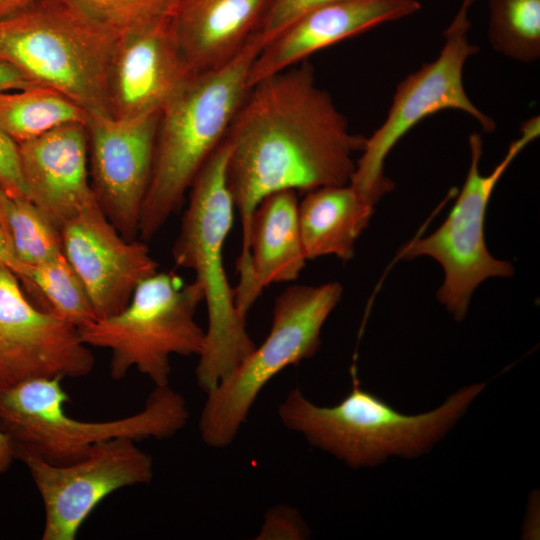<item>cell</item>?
<instances>
[{
	"label": "cell",
	"mask_w": 540,
	"mask_h": 540,
	"mask_svg": "<svg viewBox=\"0 0 540 540\" xmlns=\"http://www.w3.org/2000/svg\"><path fill=\"white\" fill-rule=\"evenodd\" d=\"M193 75L169 13L118 38L108 80L110 115L160 114Z\"/></svg>",
	"instance_id": "obj_15"
},
{
	"label": "cell",
	"mask_w": 540,
	"mask_h": 540,
	"mask_svg": "<svg viewBox=\"0 0 540 540\" xmlns=\"http://www.w3.org/2000/svg\"><path fill=\"white\" fill-rule=\"evenodd\" d=\"M352 389L337 405L322 407L292 389L278 407L283 425L351 467L380 463L390 455L414 457L443 437L485 388H462L437 409L404 415L364 390L355 373Z\"/></svg>",
	"instance_id": "obj_5"
},
{
	"label": "cell",
	"mask_w": 540,
	"mask_h": 540,
	"mask_svg": "<svg viewBox=\"0 0 540 540\" xmlns=\"http://www.w3.org/2000/svg\"><path fill=\"white\" fill-rule=\"evenodd\" d=\"M258 35L226 64L193 75L159 115L152 173L138 237L152 239L180 208L198 173L222 143L249 90Z\"/></svg>",
	"instance_id": "obj_2"
},
{
	"label": "cell",
	"mask_w": 540,
	"mask_h": 540,
	"mask_svg": "<svg viewBox=\"0 0 540 540\" xmlns=\"http://www.w3.org/2000/svg\"><path fill=\"white\" fill-rule=\"evenodd\" d=\"M520 132L488 175L479 171L482 139L476 133L470 135L469 169L450 214L435 232L412 241L400 254L409 259L425 255L441 264L445 278L437 297L458 321L465 317L474 290L484 280L513 274L509 262L494 258L487 250L484 219L497 182L520 151L539 136V116L523 122Z\"/></svg>",
	"instance_id": "obj_10"
},
{
	"label": "cell",
	"mask_w": 540,
	"mask_h": 540,
	"mask_svg": "<svg viewBox=\"0 0 540 540\" xmlns=\"http://www.w3.org/2000/svg\"><path fill=\"white\" fill-rule=\"evenodd\" d=\"M67 401L60 377L0 386V429L13 440L16 452L64 465L81 460L94 446L113 438L171 437L189 418L184 398L169 384L156 386L138 413L109 421L74 419L65 413Z\"/></svg>",
	"instance_id": "obj_6"
},
{
	"label": "cell",
	"mask_w": 540,
	"mask_h": 540,
	"mask_svg": "<svg viewBox=\"0 0 540 540\" xmlns=\"http://www.w3.org/2000/svg\"><path fill=\"white\" fill-rule=\"evenodd\" d=\"M87 119L84 109L48 87L33 84L0 93V129L16 144Z\"/></svg>",
	"instance_id": "obj_21"
},
{
	"label": "cell",
	"mask_w": 540,
	"mask_h": 540,
	"mask_svg": "<svg viewBox=\"0 0 540 540\" xmlns=\"http://www.w3.org/2000/svg\"><path fill=\"white\" fill-rule=\"evenodd\" d=\"M308 528L299 513L287 505L271 508L257 539H304Z\"/></svg>",
	"instance_id": "obj_27"
},
{
	"label": "cell",
	"mask_w": 540,
	"mask_h": 540,
	"mask_svg": "<svg viewBox=\"0 0 540 540\" xmlns=\"http://www.w3.org/2000/svg\"><path fill=\"white\" fill-rule=\"evenodd\" d=\"M94 364L79 329L37 307L18 277L0 267V386L41 377L80 378Z\"/></svg>",
	"instance_id": "obj_12"
},
{
	"label": "cell",
	"mask_w": 540,
	"mask_h": 540,
	"mask_svg": "<svg viewBox=\"0 0 540 540\" xmlns=\"http://www.w3.org/2000/svg\"><path fill=\"white\" fill-rule=\"evenodd\" d=\"M62 252L82 281L97 319L129 302L136 287L158 270L145 241L125 239L95 204L59 230Z\"/></svg>",
	"instance_id": "obj_14"
},
{
	"label": "cell",
	"mask_w": 540,
	"mask_h": 540,
	"mask_svg": "<svg viewBox=\"0 0 540 540\" xmlns=\"http://www.w3.org/2000/svg\"><path fill=\"white\" fill-rule=\"evenodd\" d=\"M0 228L18 258L35 265L62 252L59 232L27 198L9 195L0 186Z\"/></svg>",
	"instance_id": "obj_24"
},
{
	"label": "cell",
	"mask_w": 540,
	"mask_h": 540,
	"mask_svg": "<svg viewBox=\"0 0 540 540\" xmlns=\"http://www.w3.org/2000/svg\"><path fill=\"white\" fill-rule=\"evenodd\" d=\"M335 0H271L258 36L264 46L293 20Z\"/></svg>",
	"instance_id": "obj_26"
},
{
	"label": "cell",
	"mask_w": 540,
	"mask_h": 540,
	"mask_svg": "<svg viewBox=\"0 0 540 540\" xmlns=\"http://www.w3.org/2000/svg\"><path fill=\"white\" fill-rule=\"evenodd\" d=\"M487 39L509 59L532 63L540 57V0H488Z\"/></svg>",
	"instance_id": "obj_23"
},
{
	"label": "cell",
	"mask_w": 540,
	"mask_h": 540,
	"mask_svg": "<svg viewBox=\"0 0 540 540\" xmlns=\"http://www.w3.org/2000/svg\"><path fill=\"white\" fill-rule=\"evenodd\" d=\"M37 0H0V18L18 12Z\"/></svg>",
	"instance_id": "obj_32"
},
{
	"label": "cell",
	"mask_w": 540,
	"mask_h": 540,
	"mask_svg": "<svg viewBox=\"0 0 540 540\" xmlns=\"http://www.w3.org/2000/svg\"><path fill=\"white\" fill-rule=\"evenodd\" d=\"M15 459L16 446L10 436L0 429V474L5 473Z\"/></svg>",
	"instance_id": "obj_31"
},
{
	"label": "cell",
	"mask_w": 540,
	"mask_h": 540,
	"mask_svg": "<svg viewBox=\"0 0 540 540\" xmlns=\"http://www.w3.org/2000/svg\"><path fill=\"white\" fill-rule=\"evenodd\" d=\"M224 139L227 183L242 230L238 282L249 272V235L258 204L268 195L348 184L354 155L366 138L350 131L330 94L303 61L254 84Z\"/></svg>",
	"instance_id": "obj_1"
},
{
	"label": "cell",
	"mask_w": 540,
	"mask_h": 540,
	"mask_svg": "<svg viewBox=\"0 0 540 540\" xmlns=\"http://www.w3.org/2000/svg\"><path fill=\"white\" fill-rule=\"evenodd\" d=\"M271 0H175L170 16L194 74L216 69L258 35Z\"/></svg>",
	"instance_id": "obj_18"
},
{
	"label": "cell",
	"mask_w": 540,
	"mask_h": 540,
	"mask_svg": "<svg viewBox=\"0 0 540 540\" xmlns=\"http://www.w3.org/2000/svg\"><path fill=\"white\" fill-rule=\"evenodd\" d=\"M118 36L73 0H37L0 18V60L88 115H110L108 80Z\"/></svg>",
	"instance_id": "obj_4"
},
{
	"label": "cell",
	"mask_w": 540,
	"mask_h": 540,
	"mask_svg": "<svg viewBox=\"0 0 540 540\" xmlns=\"http://www.w3.org/2000/svg\"><path fill=\"white\" fill-rule=\"evenodd\" d=\"M17 147L28 199L58 232L98 204L89 179L86 124H67Z\"/></svg>",
	"instance_id": "obj_17"
},
{
	"label": "cell",
	"mask_w": 540,
	"mask_h": 540,
	"mask_svg": "<svg viewBox=\"0 0 540 540\" xmlns=\"http://www.w3.org/2000/svg\"><path fill=\"white\" fill-rule=\"evenodd\" d=\"M0 186L12 197L27 198L17 144L0 129Z\"/></svg>",
	"instance_id": "obj_28"
},
{
	"label": "cell",
	"mask_w": 540,
	"mask_h": 540,
	"mask_svg": "<svg viewBox=\"0 0 540 540\" xmlns=\"http://www.w3.org/2000/svg\"><path fill=\"white\" fill-rule=\"evenodd\" d=\"M417 0H335L302 14L262 46L253 61L249 89L310 55L376 26L410 16Z\"/></svg>",
	"instance_id": "obj_16"
},
{
	"label": "cell",
	"mask_w": 540,
	"mask_h": 540,
	"mask_svg": "<svg viewBox=\"0 0 540 540\" xmlns=\"http://www.w3.org/2000/svg\"><path fill=\"white\" fill-rule=\"evenodd\" d=\"M0 267L11 270L22 284L28 273V265L23 263L6 239L0 228Z\"/></svg>",
	"instance_id": "obj_29"
},
{
	"label": "cell",
	"mask_w": 540,
	"mask_h": 540,
	"mask_svg": "<svg viewBox=\"0 0 540 540\" xmlns=\"http://www.w3.org/2000/svg\"><path fill=\"white\" fill-rule=\"evenodd\" d=\"M17 459L29 469L43 502V540H75L106 497L153 478L152 457L128 437L101 442L70 464H51L26 452H17Z\"/></svg>",
	"instance_id": "obj_11"
},
{
	"label": "cell",
	"mask_w": 540,
	"mask_h": 540,
	"mask_svg": "<svg viewBox=\"0 0 540 540\" xmlns=\"http://www.w3.org/2000/svg\"><path fill=\"white\" fill-rule=\"evenodd\" d=\"M203 302L200 286L185 284L171 272L157 271L136 287L119 312L79 329L90 347L111 352L110 376L119 380L131 368L155 386L169 383L172 355L199 356L205 331L195 320Z\"/></svg>",
	"instance_id": "obj_8"
},
{
	"label": "cell",
	"mask_w": 540,
	"mask_h": 540,
	"mask_svg": "<svg viewBox=\"0 0 540 540\" xmlns=\"http://www.w3.org/2000/svg\"><path fill=\"white\" fill-rule=\"evenodd\" d=\"M297 191L282 190L265 197L255 209L249 235V272L234 288L235 303L246 317L263 290L274 283L291 282L305 267Z\"/></svg>",
	"instance_id": "obj_19"
},
{
	"label": "cell",
	"mask_w": 540,
	"mask_h": 540,
	"mask_svg": "<svg viewBox=\"0 0 540 540\" xmlns=\"http://www.w3.org/2000/svg\"><path fill=\"white\" fill-rule=\"evenodd\" d=\"M349 183L306 192L298 204V222L307 260L336 256L347 261L354 255L357 239L374 212Z\"/></svg>",
	"instance_id": "obj_20"
},
{
	"label": "cell",
	"mask_w": 540,
	"mask_h": 540,
	"mask_svg": "<svg viewBox=\"0 0 540 540\" xmlns=\"http://www.w3.org/2000/svg\"><path fill=\"white\" fill-rule=\"evenodd\" d=\"M228 155L229 146L223 139L190 188L189 204L172 248L175 264L194 272L207 306L208 327L196 367L198 385L206 393L256 346L247 332L246 317L236 306L223 260L235 209L227 183Z\"/></svg>",
	"instance_id": "obj_3"
},
{
	"label": "cell",
	"mask_w": 540,
	"mask_h": 540,
	"mask_svg": "<svg viewBox=\"0 0 540 540\" xmlns=\"http://www.w3.org/2000/svg\"><path fill=\"white\" fill-rule=\"evenodd\" d=\"M33 85L11 65L0 60V93Z\"/></svg>",
	"instance_id": "obj_30"
},
{
	"label": "cell",
	"mask_w": 540,
	"mask_h": 540,
	"mask_svg": "<svg viewBox=\"0 0 540 540\" xmlns=\"http://www.w3.org/2000/svg\"><path fill=\"white\" fill-rule=\"evenodd\" d=\"M42 310L78 329L97 319L87 291L63 252L35 265L21 284Z\"/></svg>",
	"instance_id": "obj_22"
},
{
	"label": "cell",
	"mask_w": 540,
	"mask_h": 540,
	"mask_svg": "<svg viewBox=\"0 0 540 540\" xmlns=\"http://www.w3.org/2000/svg\"><path fill=\"white\" fill-rule=\"evenodd\" d=\"M159 115L115 118L91 114L86 122L93 191L108 220L127 240L138 237Z\"/></svg>",
	"instance_id": "obj_13"
},
{
	"label": "cell",
	"mask_w": 540,
	"mask_h": 540,
	"mask_svg": "<svg viewBox=\"0 0 540 540\" xmlns=\"http://www.w3.org/2000/svg\"><path fill=\"white\" fill-rule=\"evenodd\" d=\"M473 2L463 0L444 32V44L437 58L397 85L386 118L365 140L349 184L373 206L393 189V182L384 172L387 155L426 117L453 109L466 113L486 132L496 128L494 120L471 101L464 88L465 63L478 51L468 37L471 26L468 9Z\"/></svg>",
	"instance_id": "obj_9"
},
{
	"label": "cell",
	"mask_w": 540,
	"mask_h": 540,
	"mask_svg": "<svg viewBox=\"0 0 540 540\" xmlns=\"http://www.w3.org/2000/svg\"><path fill=\"white\" fill-rule=\"evenodd\" d=\"M342 292L340 283L329 282L294 285L277 297L265 340L207 392L199 431L208 446L230 445L267 383L318 351L322 327Z\"/></svg>",
	"instance_id": "obj_7"
},
{
	"label": "cell",
	"mask_w": 540,
	"mask_h": 540,
	"mask_svg": "<svg viewBox=\"0 0 540 540\" xmlns=\"http://www.w3.org/2000/svg\"><path fill=\"white\" fill-rule=\"evenodd\" d=\"M118 37L168 15L175 0H73Z\"/></svg>",
	"instance_id": "obj_25"
}]
</instances>
